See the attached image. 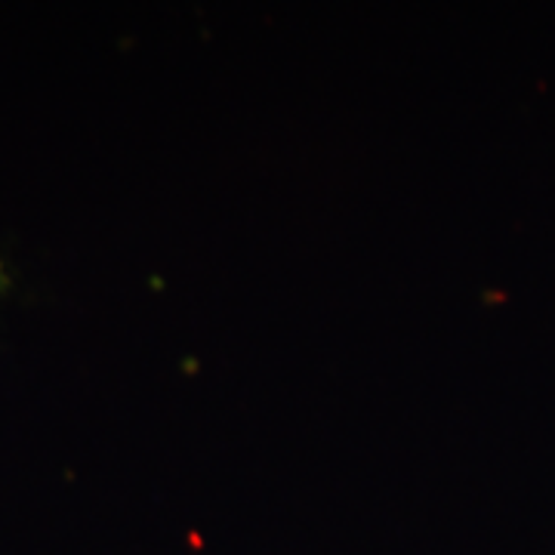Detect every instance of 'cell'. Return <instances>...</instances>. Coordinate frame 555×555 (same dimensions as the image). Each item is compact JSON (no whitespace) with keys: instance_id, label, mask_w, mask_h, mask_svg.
Masks as SVG:
<instances>
[{"instance_id":"6da1fadb","label":"cell","mask_w":555,"mask_h":555,"mask_svg":"<svg viewBox=\"0 0 555 555\" xmlns=\"http://www.w3.org/2000/svg\"><path fill=\"white\" fill-rule=\"evenodd\" d=\"M10 287V278H7V272H3V262H0V294Z\"/></svg>"}]
</instances>
